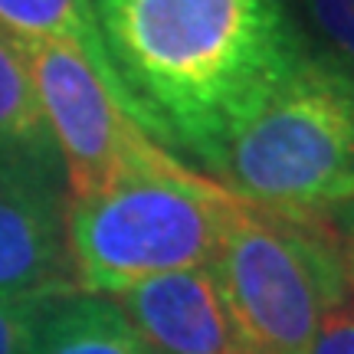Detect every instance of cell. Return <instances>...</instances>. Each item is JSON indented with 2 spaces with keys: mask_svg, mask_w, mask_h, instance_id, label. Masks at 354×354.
<instances>
[{
  "mask_svg": "<svg viewBox=\"0 0 354 354\" xmlns=\"http://www.w3.org/2000/svg\"><path fill=\"white\" fill-rule=\"evenodd\" d=\"M33 354H148V348L112 299L69 289L46 308Z\"/></svg>",
  "mask_w": 354,
  "mask_h": 354,
  "instance_id": "cell-10",
  "label": "cell"
},
{
  "mask_svg": "<svg viewBox=\"0 0 354 354\" xmlns=\"http://www.w3.org/2000/svg\"><path fill=\"white\" fill-rule=\"evenodd\" d=\"M305 354H354V302L342 299L322 315Z\"/></svg>",
  "mask_w": 354,
  "mask_h": 354,
  "instance_id": "cell-13",
  "label": "cell"
},
{
  "mask_svg": "<svg viewBox=\"0 0 354 354\" xmlns=\"http://www.w3.org/2000/svg\"><path fill=\"white\" fill-rule=\"evenodd\" d=\"M216 177L286 216L328 220L354 203V79L308 50L236 131Z\"/></svg>",
  "mask_w": 354,
  "mask_h": 354,
  "instance_id": "cell-3",
  "label": "cell"
},
{
  "mask_svg": "<svg viewBox=\"0 0 354 354\" xmlns=\"http://www.w3.org/2000/svg\"><path fill=\"white\" fill-rule=\"evenodd\" d=\"M322 59L354 79V0H292Z\"/></svg>",
  "mask_w": 354,
  "mask_h": 354,
  "instance_id": "cell-11",
  "label": "cell"
},
{
  "mask_svg": "<svg viewBox=\"0 0 354 354\" xmlns=\"http://www.w3.org/2000/svg\"><path fill=\"white\" fill-rule=\"evenodd\" d=\"M73 289L63 207L0 180V295Z\"/></svg>",
  "mask_w": 354,
  "mask_h": 354,
  "instance_id": "cell-8",
  "label": "cell"
},
{
  "mask_svg": "<svg viewBox=\"0 0 354 354\" xmlns=\"http://www.w3.org/2000/svg\"><path fill=\"white\" fill-rule=\"evenodd\" d=\"M148 354H240L210 266L167 272L105 295Z\"/></svg>",
  "mask_w": 354,
  "mask_h": 354,
  "instance_id": "cell-6",
  "label": "cell"
},
{
  "mask_svg": "<svg viewBox=\"0 0 354 354\" xmlns=\"http://www.w3.org/2000/svg\"><path fill=\"white\" fill-rule=\"evenodd\" d=\"M210 272L240 354H305L322 315L348 299L331 220L240 197Z\"/></svg>",
  "mask_w": 354,
  "mask_h": 354,
  "instance_id": "cell-4",
  "label": "cell"
},
{
  "mask_svg": "<svg viewBox=\"0 0 354 354\" xmlns=\"http://www.w3.org/2000/svg\"><path fill=\"white\" fill-rule=\"evenodd\" d=\"M328 220H331V233H335L338 263H342L344 289H348V299L354 302V203H348V207H342V210H335Z\"/></svg>",
  "mask_w": 354,
  "mask_h": 354,
  "instance_id": "cell-14",
  "label": "cell"
},
{
  "mask_svg": "<svg viewBox=\"0 0 354 354\" xmlns=\"http://www.w3.org/2000/svg\"><path fill=\"white\" fill-rule=\"evenodd\" d=\"M236 194L180 158L138 171L82 201H66L63 233L73 289L115 295L138 282L210 266Z\"/></svg>",
  "mask_w": 354,
  "mask_h": 354,
  "instance_id": "cell-2",
  "label": "cell"
},
{
  "mask_svg": "<svg viewBox=\"0 0 354 354\" xmlns=\"http://www.w3.org/2000/svg\"><path fill=\"white\" fill-rule=\"evenodd\" d=\"M0 30L13 39H39V43L73 46L95 69V76L109 86L115 102L131 115L122 79L115 76L112 59L102 43L92 0H0ZM131 122H135V115H131Z\"/></svg>",
  "mask_w": 354,
  "mask_h": 354,
  "instance_id": "cell-9",
  "label": "cell"
},
{
  "mask_svg": "<svg viewBox=\"0 0 354 354\" xmlns=\"http://www.w3.org/2000/svg\"><path fill=\"white\" fill-rule=\"evenodd\" d=\"M56 295L59 292L0 295V354H33L43 315H46V308Z\"/></svg>",
  "mask_w": 354,
  "mask_h": 354,
  "instance_id": "cell-12",
  "label": "cell"
},
{
  "mask_svg": "<svg viewBox=\"0 0 354 354\" xmlns=\"http://www.w3.org/2000/svg\"><path fill=\"white\" fill-rule=\"evenodd\" d=\"M17 50L30 69L63 161L66 201H82L128 174L177 161L138 122H131L73 46L17 39Z\"/></svg>",
  "mask_w": 354,
  "mask_h": 354,
  "instance_id": "cell-5",
  "label": "cell"
},
{
  "mask_svg": "<svg viewBox=\"0 0 354 354\" xmlns=\"http://www.w3.org/2000/svg\"><path fill=\"white\" fill-rule=\"evenodd\" d=\"M131 115L220 174L230 141L308 53L286 0H92Z\"/></svg>",
  "mask_w": 354,
  "mask_h": 354,
  "instance_id": "cell-1",
  "label": "cell"
},
{
  "mask_svg": "<svg viewBox=\"0 0 354 354\" xmlns=\"http://www.w3.org/2000/svg\"><path fill=\"white\" fill-rule=\"evenodd\" d=\"M0 180L66 207L63 161L17 39L0 30Z\"/></svg>",
  "mask_w": 354,
  "mask_h": 354,
  "instance_id": "cell-7",
  "label": "cell"
}]
</instances>
